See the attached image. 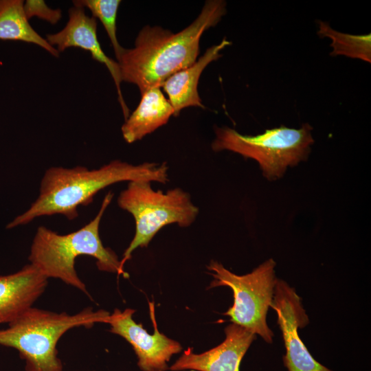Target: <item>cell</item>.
<instances>
[{
    "instance_id": "6da1fadb",
    "label": "cell",
    "mask_w": 371,
    "mask_h": 371,
    "mask_svg": "<svg viewBox=\"0 0 371 371\" xmlns=\"http://www.w3.org/2000/svg\"><path fill=\"white\" fill-rule=\"evenodd\" d=\"M226 3L207 1L197 18L187 27L172 33L159 26H144L135 46L124 49L117 59L122 82L137 85L142 93L162 84L176 72L196 61L203 34L226 13Z\"/></svg>"
},
{
    "instance_id": "7a4b0ae2",
    "label": "cell",
    "mask_w": 371,
    "mask_h": 371,
    "mask_svg": "<svg viewBox=\"0 0 371 371\" xmlns=\"http://www.w3.org/2000/svg\"><path fill=\"white\" fill-rule=\"evenodd\" d=\"M147 181L166 183L168 166L166 162H145L133 165L113 160L98 169L76 166L48 168L41 182L38 198L27 210L8 225L10 229L25 225L43 216L61 214L69 220L78 217V207L90 204L95 194L121 181Z\"/></svg>"
},
{
    "instance_id": "3957f363",
    "label": "cell",
    "mask_w": 371,
    "mask_h": 371,
    "mask_svg": "<svg viewBox=\"0 0 371 371\" xmlns=\"http://www.w3.org/2000/svg\"><path fill=\"white\" fill-rule=\"evenodd\" d=\"M113 197V193L109 192L93 219L71 233L59 234L44 226L38 227L30 247V263L47 279L60 280L89 296L75 269L78 257H93L99 270L127 277L120 260L111 249L103 245L99 234L100 221Z\"/></svg>"
},
{
    "instance_id": "277c9868",
    "label": "cell",
    "mask_w": 371,
    "mask_h": 371,
    "mask_svg": "<svg viewBox=\"0 0 371 371\" xmlns=\"http://www.w3.org/2000/svg\"><path fill=\"white\" fill-rule=\"evenodd\" d=\"M110 313L86 307L75 314L31 307L0 330V346L17 350L25 371H63L57 344L68 330L106 324Z\"/></svg>"
},
{
    "instance_id": "5b68a950",
    "label": "cell",
    "mask_w": 371,
    "mask_h": 371,
    "mask_svg": "<svg viewBox=\"0 0 371 371\" xmlns=\"http://www.w3.org/2000/svg\"><path fill=\"white\" fill-rule=\"evenodd\" d=\"M150 181H130L117 198L120 208L130 213L135 224V235L120 260L124 267L139 247H148L164 227L177 224L191 225L199 214V208L190 195L180 188L167 190H154Z\"/></svg>"
},
{
    "instance_id": "8992f818",
    "label": "cell",
    "mask_w": 371,
    "mask_h": 371,
    "mask_svg": "<svg viewBox=\"0 0 371 371\" xmlns=\"http://www.w3.org/2000/svg\"><path fill=\"white\" fill-rule=\"evenodd\" d=\"M312 129L308 124L298 129L282 126L251 136L227 126L216 127V137L211 147L214 152L226 150L256 160L268 180H276L283 176L288 167L308 158L314 143Z\"/></svg>"
},
{
    "instance_id": "52a82bcc",
    "label": "cell",
    "mask_w": 371,
    "mask_h": 371,
    "mask_svg": "<svg viewBox=\"0 0 371 371\" xmlns=\"http://www.w3.org/2000/svg\"><path fill=\"white\" fill-rule=\"evenodd\" d=\"M276 262L270 258L251 273L238 276L216 261L207 266L214 280L207 289L228 286L234 294L233 305L223 314L230 321L271 343L273 333L267 324V313L273 300L276 283Z\"/></svg>"
},
{
    "instance_id": "ba28073f",
    "label": "cell",
    "mask_w": 371,
    "mask_h": 371,
    "mask_svg": "<svg viewBox=\"0 0 371 371\" xmlns=\"http://www.w3.org/2000/svg\"><path fill=\"white\" fill-rule=\"evenodd\" d=\"M150 317L154 333L149 334L141 323L133 319L134 309L121 311L115 308L109 315L106 324L110 332L124 338L133 347L137 357V366L142 371H166L173 355L180 352L182 346L178 341L159 332L155 319V304L149 302Z\"/></svg>"
},
{
    "instance_id": "9c48e42d",
    "label": "cell",
    "mask_w": 371,
    "mask_h": 371,
    "mask_svg": "<svg viewBox=\"0 0 371 371\" xmlns=\"http://www.w3.org/2000/svg\"><path fill=\"white\" fill-rule=\"evenodd\" d=\"M271 307L278 316L286 349L283 357L289 371H333L316 361L298 334L308 323L301 299L286 282L277 279Z\"/></svg>"
},
{
    "instance_id": "30bf717a",
    "label": "cell",
    "mask_w": 371,
    "mask_h": 371,
    "mask_svg": "<svg viewBox=\"0 0 371 371\" xmlns=\"http://www.w3.org/2000/svg\"><path fill=\"white\" fill-rule=\"evenodd\" d=\"M69 20L65 27L55 34L46 36V40L59 53L69 47H78L88 51L92 58L104 64L109 71L115 82L118 101L125 120L129 116V109L124 100L121 91L122 82L119 64L107 56L102 49L97 36V22L90 17L81 7L69 8Z\"/></svg>"
},
{
    "instance_id": "8fae6325",
    "label": "cell",
    "mask_w": 371,
    "mask_h": 371,
    "mask_svg": "<svg viewBox=\"0 0 371 371\" xmlns=\"http://www.w3.org/2000/svg\"><path fill=\"white\" fill-rule=\"evenodd\" d=\"M225 339L221 344L204 352L196 354L192 348H188L169 370L239 371L240 362L256 335L234 323L225 328Z\"/></svg>"
},
{
    "instance_id": "7c38bea8",
    "label": "cell",
    "mask_w": 371,
    "mask_h": 371,
    "mask_svg": "<svg viewBox=\"0 0 371 371\" xmlns=\"http://www.w3.org/2000/svg\"><path fill=\"white\" fill-rule=\"evenodd\" d=\"M48 280L30 263L15 273L0 275V324H9L32 307Z\"/></svg>"
},
{
    "instance_id": "4fadbf2b",
    "label": "cell",
    "mask_w": 371,
    "mask_h": 371,
    "mask_svg": "<svg viewBox=\"0 0 371 371\" xmlns=\"http://www.w3.org/2000/svg\"><path fill=\"white\" fill-rule=\"evenodd\" d=\"M232 43L224 38L218 45L209 47L191 66L169 77L161 85L177 116L184 108L198 106L204 109L198 93V82L205 68L222 56L221 51Z\"/></svg>"
},
{
    "instance_id": "5bb4252c",
    "label": "cell",
    "mask_w": 371,
    "mask_h": 371,
    "mask_svg": "<svg viewBox=\"0 0 371 371\" xmlns=\"http://www.w3.org/2000/svg\"><path fill=\"white\" fill-rule=\"evenodd\" d=\"M141 95L138 106L121 128L123 138L128 144L142 139L174 115V109L161 87L151 88Z\"/></svg>"
},
{
    "instance_id": "9a60e30c",
    "label": "cell",
    "mask_w": 371,
    "mask_h": 371,
    "mask_svg": "<svg viewBox=\"0 0 371 371\" xmlns=\"http://www.w3.org/2000/svg\"><path fill=\"white\" fill-rule=\"evenodd\" d=\"M22 0H0V39L37 45L58 58L59 52L31 26Z\"/></svg>"
},
{
    "instance_id": "2e32d148",
    "label": "cell",
    "mask_w": 371,
    "mask_h": 371,
    "mask_svg": "<svg viewBox=\"0 0 371 371\" xmlns=\"http://www.w3.org/2000/svg\"><path fill=\"white\" fill-rule=\"evenodd\" d=\"M319 37H328L332 40L330 46L333 50L330 56L344 55L359 58L371 63V34L352 35L334 30L330 25L322 21H317Z\"/></svg>"
},
{
    "instance_id": "e0dca14e",
    "label": "cell",
    "mask_w": 371,
    "mask_h": 371,
    "mask_svg": "<svg viewBox=\"0 0 371 371\" xmlns=\"http://www.w3.org/2000/svg\"><path fill=\"white\" fill-rule=\"evenodd\" d=\"M120 0H77L74 1V6L88 8L93 17L98 19L103 25L113 47L116 58L118 59L124 49L117 40L116 34V19Z\"/></svg>"
},
{
    "instance_id": "ac0fdd59",
    "label": "cell",
    "mask_w": 371,
    "mask_h": 371,
    "mask_svg": "<svg viewBox=\"0 0 371 371\" xmlns=\"http://www.w3.org/2000/svg\"><path fill=\"white\" fill-rule=\"evenodd\" d=\"M23 10L28 20L36 16L52 25L57 23L62 16L60 9H52L44 1L27 0L23 3Z\"/></svg>"
},
{
    "instance_id": "d6986e66",
    "label": "cell",
    "mask_w": 371,
    "mask_h": 371,
    "mask_svg": "<svg viewBox=\"0 0 371 371\" xmlns=\"http://www.w3.org/2000/svg\"><path fill=\"white\" fill-rule=\"evenodd\" d=\"M191 371H196V370H192Z\"/></svg>"
}]
</instances>
